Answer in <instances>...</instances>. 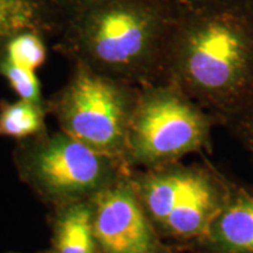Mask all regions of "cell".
Returning <instances> with one entry per match:
<instances>
[{
  "mask_svg": "<svg viewBox=\"0 0 253 253\" xmlns=\"http://www.w3.org/2000/svg\"><path fill=\"white\" fill-rule=\"evenodd\" d=\"M214 125L216 119L172 82L138 87L126 136V162L132 169H153L210 150Z\"/></svg>",
  "mask_w": 253,
  "mask_h": 253,
  "instance_id": "cell-4",
  "label": "cell"
},
{
  "mask_svg": "<svg viewBox=\"0 0 253 253\" xmlns=\"http://www.w3.org/2000/svg\"><path fill=\"white\" fill-rule=\"evenodd\" d=\"M179 13L176 0H91L66 18L59 49L106 77L156 84L166 80Z\"/></svg>",
  "mask_w": 253,
  "mask_h": 253,
  "instance_id": "cell-2",
  "label": "cell"
},
{
  "mask_svg": "<svg viewBox=\"0 0 253 253\" xmlns=\"http://www.w3.org/2000/svg\"><path fill=\"white\" fill-rule=\"evenodd\" d=\"M166 80L226 126L253 100V21L242 1L181 5Z\"/></svg>",
  "mask_w": 253,
  "mask_h": 253,
  "instance_id": "cell-1",
  "label": "cell"
},
{
  "mask_svg": "<svg viewBox=\"0 0 253 253\" xmlns=\"http://www.w3.org/2000/svg\"><path fill=\"white\" fill-rule=\"evenodd\" d=\"M137 95V86L75 62L67 84L47 101L46 108L66 134L126 162V136Z\"/></svg>",
  "mask_w": 253,
  "mask_h": 253,
  "instance_id": "cell-6",
  "label": "cell"
},
{
  "mask_svg": "<svg viewBox=\"0 0 253 253\" xmlns=\"http://www.w3.org/2000/svg\"><path fill=\"white\" fill-rule=\"evenodd\" d=\"M242 4L244 6L245 11L248 12L250 18H251V20L253 21V0H242Z\"/></svg>",
  "mask_w": 253,
  "mask_h": 253,
  "instance_id": "cell-17",
  "label": "cell"
},
{
  "mask_svg": "<svg viewBox=\"0 0 253 253\" xmlns=\"http://www.w3.org/2000/svg\"><path fill=\"white\" fill-rule=\"evenodd\" d=\"M253 163V100L226 125Z\"/></svg>",
  "mask_w": 253,
  "mask_h": 253,
  "instance_id": "cell-14",
  "label": "cell"
},
{
  "mask_svg": "<svg viewBox=\"0 0 253 253\" xmlns=\"http://www.w3.org/2000/svg\"><path fill=\"white\" fill-rule=\"evenodd\" d=\"M191 253H253V185L233 182L225 203Z\"/></svg>",
  "mask_w": 253,
  "mask_h": 253,
  "instance_id": "cell-8",
  "label": "cell"
},
{
  "mask_svg": "<svg viewBox=\"0 0 253 253\" xmlns=\"http://www.w3.org/2000/svg\"><path fill=\"white\" fill-rule=\"evenodd\" d=\"M46 104L19 99L0 101V135L27 140L47 131Z\"/></svg>",
  "mask_w": 253,
  "mask_h": 253,
  "instance_id": "cell-11",
  "label": "cell"
},
{
  "mask_svg": "<svg viewBox=\"0 0 253 253\" xmlns=\"http://www.w3.org/2000/svg\"><path fill=\"white\" fill-rule=\"evenodd\" d=\"M65 17L49 0H0V60L8 41L24 32L61 33Z\"/></svg>",
  "mask_w": 253,
  "mask_h": 253,
  "instance_id": "cell-9",
  "label": "cell"
},
{
  "mask_svg": "<svg viewBox=\"0 0 253 253\" xmlns=\"http://www.w3.org/2000/svg\"><path fill=\"white\" fill-rule=\"evenodd\" d=\"M130 173L90 199L97 251L182 253L158 235L136 195Z\"/></svg>",
  "mask_w": 253,
  "mask_h": 253,
  "instance_id": "cell-7",
  "label": "cell"
},
{
  "mask_svg": "<svg viewBox=\"0 0 253 253\" xmlns=\"http://www.w3.org/2000/svg\"><path fill=\"white\" fill-rule=\"evenodd\" d=\"M181 5H210V4H230L240 2L242 0H176Z\"/></svg>",
  "mask_w": 253,
  "mask_h": 253,
  "instance_id": "cell-16",
  "label": "cell"
},
{
  "mask_svg": "<svg viewBox=\"0 0 253 253\" xmlns=\"http://www.w3.org/2000/svg\"><path fill=\"white\" fill-rule=\"evenodd\" d=\"M130 181L158 235L182 253L204 236L232 181L209 163L132 169Z\"/></svg>",
  "mask_w": 253,
  "mask_h": 253,
  "instance_id": "cell-3",
  "label": "cell"
},
{
  "mask_svg": "<svg viewBox=\"0 0 253 253\" xmlns=\"http://www.w3.org/2000/svg\"><path fill=\"white\" fill-rule=\"evenodd\" d=\"M14 162L26 184L56 208L90 201L132 171L125 161L91 149L62 130L20 141Z\"/></svg>",
  "mask_w": 253,
  "mask_h": 253,
  "instance_id": "cell-5",
  "label": "cell"
},
{
  "mask_svg": "<svg viewBox=\"0 0 253 253\" xmlns=\"http://www.w3.org/2000/svg\"><path fill=\"white\" fill-rule=\"evenodd\" d=\"M49 1L61 12L66 20V18L81 8L82 6L87 5L91 0H49Z\"/></svg>",
  "mask_w": 253,
  "mask_h": 253,
  "instance_id": "cell-15",
  "label": "cell"
},
{
  "mask_svg": "<svg viewBox=\"0 0 253 253\" xmlns=\"http://www.w3.org/2000/svg\"><path fill=\"white\" fill-rule=\"evenodd\" d=\"M52 227L54 253H99L90 201L56 208Z\"/></svg>",
  "mask_w": 253,
  "mask_h": 253,
  "instance_id": "cell-10",
  "label": "cell"
},
{
  "mask_svg": "<svg viewBox=\"0 0 253 253\" xmlns=\"http://www.w3.org/2000/svg\"><path fill=\"white\" fill-rule=\"evenodd\" d=\"M4 58L19 67L37 73L47 60L45 37L36 32H24L8 41Z\"/></svg>",
  "mask_w": 253,
  "mask_h": 253,
  "instance_id": "cell-12",
  "label": "cell"
},
{
  "mask_svg": "<svg viewBox=\"0 0 253 253\" xmlns=\"http://www.w3.org/2000/svg\"><path fill=\"white\" fill-rule=\"evenodd\" d=\"M0 75L5 78L19 99L37 104H46L41 95V84L37 73L19 67L2 56L0 60Z\"/></svg>",
  "mask_w": 253,
  "mask_h": 253,
  "instance_id": "cell-13",
  "label": "cell"
},
{
  "mask_svg": "<svg viewBox=\"0 0 253 253\" xmlns=\"http://www.w3.org/2000/svg\"><path fill=\"white\" fill-rule=\"evenodd\" d=\"M40 253H54L52 251V250H49V251H45V252H40Z\"/></svg>",
  "mask_w": 253,
  "mask_h": 253,
  "instance_id": "cell-18",
  "label": "cell"
}]
</instances>
